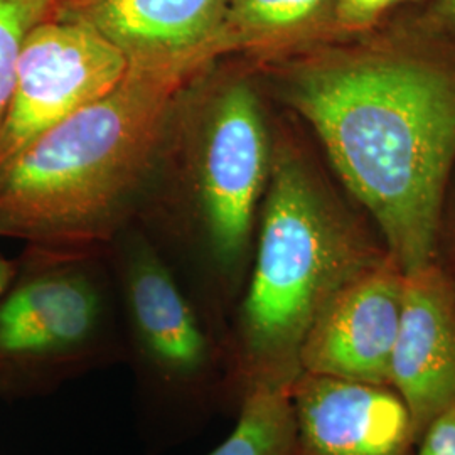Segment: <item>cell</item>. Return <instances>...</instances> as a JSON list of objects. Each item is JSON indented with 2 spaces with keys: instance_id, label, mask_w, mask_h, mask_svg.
I'll return each instance as SVG.
<instances>
[{
  "instance_id": "4fadbf2b",
  "label": "cell",
  "mask_w": 455,
  "mask_h": 455,
  "mask_svg": "<svg viewBox=\"0 0 455 455\" xmlns=\"http://www.w3.org/2000/svg\"><path fill=\"white\" fill-rule=\"evenodd\" d=\"M236 425L206 455H295L291 388L259 387L236 411Z\"/></svg>"
},
{
  "instance_id": "ba28073f",
  "label": "cell",
  "mask_w": 455,
  "mask_h": 455,
  "mask_svg": "<svg viewBox=\"0 0 455 455\" xmlns=\"http://www.w3.org/2000/svg\"><path fill=\"white\" fill-rule=\"evenodd\" d=\"M228 0H60L56 16L83 22L129 68L206 71L221 58Z\"/></svg>"
},
{
  "instance_id": "7c38bea8",
  "label": "cell",
  "mask_w": 455,
  "mask_h": 455,
  "mask_svg": "<svg viewBox=\"0 0 455 455\" xmlns=\"http://www.w3.org/2000/svg\"><path fill=\"white\" fill-rule=\"evenodd\" d=\"M336 0H228L221 56L243 52L268 61L334 36Z\"/></svg>"
},
{
  "instance_id": "8992f818",
  "label": "cell",
  "mask_w": 455,
  "mask_h": 455,
  "mask_svg": "<svg viewBox=\"0 0 455 455\" xmlns=\"http://www.w3.org/2000/svg\"><path fill=\"white\" fill-rule=\"evenodd\" d=\"M105 253V251H103ZM103 253L28 250L0 297V398L46 396L86 374L125 364Z\"/></svg>"
},
{
  "instance_id": "52a82bcc",
  "label": "cell",
  "mask_w": 455,
  "mask_h": 455,
  "mask_svg": "<svg viewBox=\"0 0 455 455\" xmlns=\"http://www.w3.org/2000/svg\"><path fill=\"white\" fill-rule=\"evenodd\" d=\"M127 71L125 56L93 28L56 14L39 22L19 56L14 93L0 133V163L110 93Z\"/></svg>"
},
{
  "instance_id": "5b68a950",
  "label": "cell",
  "mask_w": 455,
  "mask_h": 455,
  "mask_svg": "<svg viewBox=\"0 0 455 455\" xmlns=\"http://www.w3.org/2000/svg\"><path fill=\"white\" fill-rule=\"evenodd\" d=\"M118 240L110 248L139 415L154 445L180 442L229 411L227 346L156 244L142 236Z\"/></svg>"
},
{
  "instance_id": "9a60e30c",
  "label": "cell",
  "mask_w": 455,
  "mask_h": 455,
  "mask_svg": "<svg viewBox=\"0 0 455 455\" xmlns=\"http://www.w3.org/2000/svg\"><path fill=\"white\" fill-rule=\"evenodd\" d=\"M425 0H336L334 22L339 36L371 31L398 5L423 4Z\"/></svg>"
},
{
  "instance_id": "e0dca14e",
  "label": "cell",
  "mask_w": 455,
  "mask_h": 455,
  "mask_svg": "<svg viewBox=\"0 0 455 455\" xmlns=\"http://www.w3.org/2000/svg\"><path fill=\"white\" fill-rule=\"evenodd\" d=\"M435 260L442 265L455 289V169L443 201Z\"/></svg>"
},
{
  "instance_id": "6da1fadb",
  "label": "cell",
  "mask_w": 455,
  "mask_h": 455,
  "mask_svg": "<svg viewBox=\"0 0 455 455\" xmlns=\"http://www.w3.org/2000/svg\"><path fill=\"white\" fill-rule=\"evenodd\" d=\"M253 65L403 272L435 260L455 169V46L407 16Z\"/></svg>"
},
{
  "instance_id": "d6986e66",
  "label": "cell",
  "mask_w": 455,
  "mask_h": 455,
  "mask_svg": "<svg viewBox=\"0 0 455 455\" xmlns=\"http://www.w3.org/2000/svg\"><path fill=\"white\" fill-rule=\"evenodd\" d=\"M19 268V261L11 260L0 253V297L9 289Z\"/></svg>"
},
{
  "instance_id": "8fae6325",
  "label": "cell",
  "mask_w": 455,
  "mask_h": 455,
  "mask_svg": "<svg viewBox=\"0 0 455 455\" xmlns=\"http://www.w3.org/2000/svg\"><path fill=\"white\" fill-rule=\"evenodd\" d=\"M390 387L405 402L419 442L455 407V289L437 260L405 272Z\"/></svg>"
},
{
  "instance_id": "3957f363",
  "label": "cell",
  "mask_w": 455,
  "mask_h": 455,
  "mask_svg": "<svg viewBox=\"0 0 455 455\" xmlns=\"http://www.w3.org/2000/svg\"><path fill=\"white\" fill-rule=\"evenodd\" d=\"M388 255L378 229L355 212L306 147L274 135L255 246L228 331V407L259 387H292L300 351L331 300Z\"/></svg>"
},
{
  "instance_id": "ac0fdd59",
  "label": "cell",
  "mask_w": 455,
  "mask_h": 455,
  "mask_svg": "<svg viewBox=\"0 0 455 455\" xmlns=\"http://www.w3.org/2000/svg\"><path fill=\"white\" fill-rule=\"evenodd\" d=\"M415 455H455V407L442 413L428 427Z\"/></svg>"
},
{
  "instance_id": "9c48e42d",
  "label": "cell",
  "mask_w": 455,
  "mask_h": 455,
  "mask_svg": "<svg viewBox=\"0 0 455 455\" xmlns=\"http://www.w3.org/2000/svg\"><path fill=\"white\" fill-rule=\"evenodd\" d=\"M295 455H415L419 439L390 385L300 371L291 387Z\"/></svg>"
},
{
  "instance_id": "7a4b0ae2",
  "label": "cell",
  "mask_w": 455,
  "mask_h": 455,
  "mask_svg": "<svg viewBox=\"0 0 455 455\" xmlns=\"http://www.w3.org/2000/svg\"><path fill=\"white\" fill-rule=\"evenodd\" d=\"M201 75L129 68L110 93L0 163V238L49 255L107 251L122 236Z\"/></svg>"
},
{
  "instance_id": "2e32d148",
  "label": "cell",
  "mask_w": 455,
  "mask_h": 455,
  "mask_svg": "<svg viewBox=\"0 0 455 455\" xmlns=\"http://www.w3.org/2000/svg\"><path fill=\"white\" fill-rule=\"evenodd\" d=\"M410 17L423 31L455 46V0H425L423 9Z\"/></svg>"
},
{
  "instance_id": "277c9868",
  "label": "cell",
  "mask_w": 455,
  "mask_h": 455,
  "mask_svg": "<svg viewBox=\"0 0 455 455\" xmlns=\"http://www.w3.org/2000/svg\"><path fill=\"white\" fill-rule=\"evenodd\" d=\"M191 146L195 235L189 240L193 302L227 344L231 315L250 272L261 201L274 157L253 73H225L197 98Z\"/></svg>"
},
{
  "instance_id": "5bb4252c",
  "label": "cell",
  "mask_w": 455,
  "mask_h": 455,
  "mask_svg": "<svg viewBox=\"0 0 455 455\" xmlns=\"http://www.w3.org/2000/svg\"><path fill=\"white\" fill-rule=\"evenodd\" d=\"M60 0H0V133L11 107L17 63L34 28L52 16Z\"/></svg>"
},
{
  "instance_id": "30bf717a",
  "label": "cell",
  "mask_w": 455,
  "mask_h": 455,
  "mask_svg": "<svg viewBox=\"0 0 455 455\" xmlns=\"http://www.w3.org/2000/svg\"><path fill=\"white\" fill-rule=\"evenodd\" d=\"M405 272L393 255L349 282L306 338L300 368L373 385H390Z\"/></svg>"
}]
</instances>
